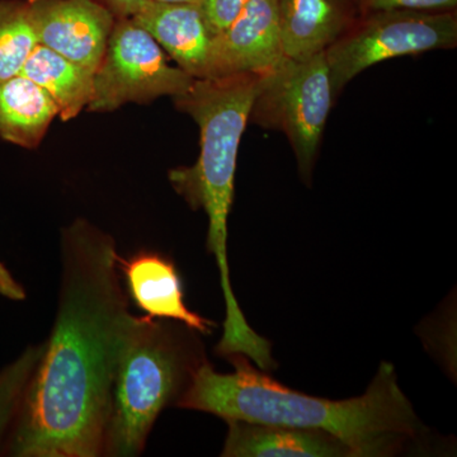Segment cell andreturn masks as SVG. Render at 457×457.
Returning <instances> with one entry per match:
<instances>
[{
	"instance_id": "1",
	"label": "cell",
	"mask_w": 457,
	"mask_h": 457,
	"mask_svg": "<svg viewBox=\"0 0 457 457\" xmlns=\"http://www.w3.org/2000/svg\"><path fill=\"white\" fill-rule=\"evenodd\" d=\"M59 308L16 416L9 453L104 455L123 338L134 315L113 237L86 220L62 231Z\"/></svg>"
},
{
	"instance_id": "2",
	"label": "cell",
	"mask_w": 457,
	"mask_h": 457,
	"mask_svg": "<svg viewBox=\"0 0 457 457\" xmlns=\"http://www.w3.org/2000/svg\"><path fill=\"white\" fill-rule=\"evenodd\" d=\"M228 360L234 366L231 374H219L207 361H201L177 399V407L213 414L227 422L330 433L347 445L354 457L392 455L422 431L390 363H381L363 395L329 400L284 386L243 354H231Z\"/></svg>"
},
{
	"instance_id": "3",
	"label": "cell",
	"mask_w": 457,
	"mask_h": 457,
	"mask_svg": "<svg viewBox=\"0 0 457 457\" xmlns=\"http://www.w3.org/2000/svg\"><path fill=\"white\" fill-rule=\"evenodd\" d=\"M267 73V71H266ZM264 73L195 79L174 104L197 122L201 152L196 164L170 170L174 189L192 209L209 219L207 251L220 272L227 315L218 345L222 353H252L262 345L240 309L230 282L228 260V219L234 198L237 150Z\"/></svg>"
},
{
	"instance_id": "4",
	"label": "cell",
	"mask_w": 457,
	"mask_h": 457,
	"mask_svg": "<svg viewBox=\"0 0 457 457\" xmlns=\"http://www.w3.org/2000/svg\"><path fill=\"white\" fill-rule=\"evenodd\" d=\"M200 362L173 327L132 317L114 375L104 455H140L156 418L185 392Z\"/></svg>"
},
{
	"instance_id": "5",
	"label": "cell",
	"mask_w": 457,
	"mask_h": 457,
	"mask_svg": "<svg viewBox=\"0 0 457 457\" xmlns=\"http://www.w3.org/2000/svg\"><path fill=\"white\" fill-rule=\"evenodd\" d=\"M456 44L457 18L453 11L368 12L326 50L333 96L384 60L453 49Z\"/></svg>"
},
{
	"instance_id": "6",
	"label": "cell",
	"mask_w": 457,
	"mask_h": 457,
	"mask_svg": "<svg viewBox=\"0 0 457 457\" xmlns=\"http://www.w3.org/2000/svg\"><path fill=\"white\" fill-rule=\"evenodd\" d=\"M333 97L326 53L305 62L285 59L264 73L255 96L249 117L285 132L303 179L312 177Z\"/></svg>"
},
{
	"instance_id": "7",
	"label": "cell",
	"mask_w": 457,
	"mask_h": 457,
	"mask_svg": "<svg viewBox=\"0 0 457 457\" xmlns=\"http://www.w3.org/2000/svg\"><path fill=\"white\" fill-rule=\"evenodd\" d=\"M195 78L168 64L162 47L131 18H116L104 59L93 74L89 111L107 112L129 104H147L163 96L179 97Z\"/></svg>"
},
{
	"instance_id": "8",
	"label": "cell",
	"mask_w": 457,
	"mask_h": 457,
	"mask_svg": "<svg viewBox=\"0 0 457 457\" xmlns=\"http://www.w3.org/2000/svg\"><path fill=\"white\" fill-rule=\"evenodd\" d=\"M38 44L97 71L116 17L98 0H29Z\"/></svg>"
},
{
	"instance_id": "9",
	"label": "cell",
	"mask_w": 457,
	"mask_h": 457,
	"mask_svg": "<svg viewBox=\"0 0 457 457\" xmlns=\"http://www.w3.org/2000/svg\"><path fill=\"white\" fill-rule=\"evenodd\" d=\"M285 59L275 0H248L236 21L212 37L206 78L266 73Z\"/></svg>"
},
{
	"instance_id": "10",
	"label": "cell",
	"mask_w": 457,
	"mask_h": 457,
	"mask_svg": "<svg viewBox=\"0 0 457 457\" xmlns=\"http://www.w3.org/2000/svg\"><path fill=\"white\" fill-rule=\"evenodd\" d=\"M282 53L305 62L326 53L352 25V0H275Z\"/></svg>"
},
{
	"instance_id": "11",
	"label": "cell",
	"mask_w": 457,
	"mask_h": 457,
	"mask_svg": "<svg viewBox=\"0 0 457 457\" xmlns=\"http://www.w3.org/2000/svg\"><path fill=\"white\" fill-rule=\"evenodd\" d=\"M129 293L140 311L153 319H170L210 335L213 321L189 311L183 300L182 281L173 262L152 252H140L130 260L119 257Z\"/></svg>"
},
{
	"instance_id": "12",
	"label": "cell",
	"mask_w": 457,
	"mask_h": 457,
	"mask_svg": "<svg viewBox=\"0 0 457 457\" xmlns=\"http://www.w3.org/2000/svg\"><path fill=\"white\" fill-rule=\"evenodd\" d=\"M131 20L149 32L182 71L195 79L206 78L212 35L198 5L149 0Z\"/></svg>"
},
{
	"instance_id": "13",
	"label": "cell",
	"mask_w": 457,
	"mask_h": 457,
	"mask_svg": "<svg viewBox=\"0 0 457 457\" xmlns=\"http://www.w3.org/2000/svg\"><path fill=\"white\" fill-rule=\"evenodd\" d=\"M224 457H354L330 433L295 427L228 420Z\"/></svg>"
},
{
	"instance_id": "14",
	"label": "cell",
	"mask_w": 457,
	"mask_h": 457,
	"mask_svg": "<svg viewBox=\"0 0 457 457\" xmlns=\"http://www.w3.org/2000/svg\"><path fill=\"white\" fill-rule=\"evenodd\" d=\"M59 116L53 98L22 74L0 82V137L23 147H36L51 121Z\"/></svg>"
},
{
	"instance_id": "15",
	"label": "cell",
	"mask_w": 457,
	"mask_h": 457,
	"mask_svg": "<svg viewBox=\"0 0 457 457\" xmlns=\"http://www.w3.org/2000/svg\"><path fill=\"white\" fill-rule=\"evenodd\" d=\"M55 102L60 119H74L93 97V74L49 47L38 44L21 73Z\"/></svg>"
},
{
	"instance_id": "16",
	"label": "cell",
	"mask_w": 457,
	"mask_h": 457,
	"mask_svg": "<svg viewBox=\"0 0 457 457\" xmlns=\"http://www.w3.org/2000/svg\"><path fill=\"white\" fill-rule=\"evenodd\" d=\"M37 45L29 0H0V82L20 74Z\"/></svg>"
},
{
	"instance_id": "17",
	"label": "cell",
	"mask_w": 457,
	"mask_h": 457,
	"mask_svg": "<svg viewBox=\"0 0 457 457\" xmlns=\"http://www.w3.org/2000/svg\"><path fill=\"white\" fill-rule=\"evenodd\" d=\"M44 345L27 348L14 362L0 371V440L16 418L33 370L40 360Z\"/></svg>"
},
{
	"instance_id": "18",
	"label": "cell",
	"mask_w": 457,
	"mask_h": 457,
	"mask_svg": "<svg viewBox=\"0 0 457 457\" xmlns=\"http://www.w3.org/2000/svg\"><path fill=\"white\" fill-rule=\"evenodd\" d=\"M248 0H200L201 13L212 37L225 31L239 16Z\"/></svg>"
},
{
	"instance_id": "19",
	"label": "cell",
	"mask_w": 457,
	"mask_h": 457,
	"mask_svg": "<svg viewBox=\"0 0 457 457\" xmlns=\"http://www.w3.org/2000/svg\"><path fill=\"white\" fill-rule=\"evenodd\" d=\"M365 13L376 11H453L457 0H356Z\"/></svg>"
},
{
	"instance_id": "20",
	"label": "cell",
	"mask_w": 457,
	"mask_h": 457,
	"mask_svg": "<svg viewBox=\"0 0 457 457\" xmlns=\"http://www.w3.org/2000/svg\"><path fill=\"white\" fill-rule=\"evenodd\" d=\"M0 296L14 300V302L26 299L25 288L18 284L3 263H0Z\"/></svg>"
},
{
	"instance_id": "21",
	"label": "cell",
	"mask_w": 457,
	"mask_h": 457,
	"mask_svg": "<svg viewBox=\"0 0 457 457\" xmlns=\"http://www.w3.org/2000/svg\"><path fill=\"white\" fill-rule=\"evenodd\" d=\"M149 0H102L116 18H131L145 7Z\"/></svg>"
},
{
	"instance_id": "22",
	"label": "cell",
	"mask_w": 457,
	"mask_h": 457,
	"mask_svg": "<svg viewBox=\"0 0 457 457\" xmlns=\"http://www.w3.org/2000/svg\"><path fill=\"white\" fill-rule=\"evenodd\" d=\"M156 3H177V4H200V0H152Z\"/></svg>"
},
{
	"instance_id": "23",
	"label": "cell",
	"mask_w": 457,
	"mask_h": 457,
	"mask_svg": "<svg viewBox=\"0 0 457 457\" xmlns=\"http://www.w3.org/2000/svg\"><path fill=\"white\" fill-rule=\"evenodd\" d=\"M352 2H354V4H356V0H352ZM357 5V4H356Z\"/></svg>"
}]
</instances>
